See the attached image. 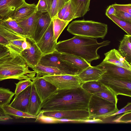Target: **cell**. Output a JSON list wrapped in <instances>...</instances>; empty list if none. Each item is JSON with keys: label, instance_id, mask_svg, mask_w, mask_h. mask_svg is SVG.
Returning <instances> with one entry per match:
<instances>
[{"label": "cell", "instance_id": "obj_49", "mask_svg": "<svg viewBox=\"0 0 131 131\" xmlns=\"http://www.w3.org/2000/svg\"><path fill=\"white\" fill-rule=\"evenodd\" d=\"M47 4L48 9L49 10V14L51 6L53 0H46Z\"/></svg>", "mask_w": 131, "mask_h": 131}, {"label": "cell", "instance_id": "obj_32", "mask_svg": "<svg viewBox=\"0 0 131 131\" xmlns=\"http://www.w3.org/2000/svg\"><path fill=\"white\" fill-rule=\"evenodd\" d=\"M15 93L8 89L0 88V106L9 105Z\"/></svg>", "mask_w": 131, "mask_h": 131}, {"label": "cell", "instance_id": "obj_9", "mask_svg": "<svg viewBox=\"0 0 131 131\" xmlns=\"http://www.w3.org/2000/svg\"><path fill=\"white\" fill-rule=\"evenodd\" d=\"M42 77L54 85L58 89H76L81 87L82 84L77 75L64 74L45 76Z\"/></svg>", "mask_w": 131, "mask_h": 131}, {"label": "cell", "instance_id": "obj_31", "mask_svg": "<svg viewBox=\"0 0 131 131\" xmlns=\"http://www.w3.org/2000/svg\"><path fill=\"white\" fill-rule=\"evenodd\" d=\"M107 16L124 30L127 35H131V22L120 19L115 15H108Z\"/></svg>", "mask_w": 131, "mask_h": 131}, {"label": "cell", "instance_id": "obj_36", "mask_svg": "<svg viewBox=\"0 0 131 131\" xmlns=\"http://www.w3.org/2000/svg\"><path fill=\"white\" fill-rule=\"evenodd\" d=\"M12 29L16 32L23 35H26L22 28L16 21L9 17L2 20Z\"/></svg>", "mask_w": 131, "mask_h": 131}, {"label": "cell", "instance_id": "obj_46", "mask_svg": "<svg viewBox=\"0 0 131 131\" xmlns=\"http://www.w3.org/2000/svg\"><path fill=\"white\" fill-rule=\"evenodd\" d=\"M116 10L112 5H110L106 10L105 15H115Z\"/></svg>", "mask_w": 131, "mask_h": 131}, {"label": "cell", "instance_id": "obj_7", "mask_svg": "<svg viewBox=\"0 0 131 131\" xmlns=\"http://www.w3.org/2000/svg\"><path fill=\"white\" fill-rule=\"evenodd\" d=\"M99 81L117 96L131 97V80L114 78L103 74Z\"/></svg>", "mask_w": 131, "mask_h": 131}, {"label": "cell", "instance_id": "obj_27", "mask_svg": "<svg viewBox=\"0 0 131 131\" xmlns=\"http://www.w3.org/2000/svg\"><path fill=\"white\" fill-rule=\"evenodd\" d=\"M76 6V18L81 17L90 10V0H73Z\"/></svg>", "mask_w": 131, "mask_h": 131}, {"label": "cell", "instance_id": "obj_5", "mask_svg": "<svg viewBox=\"0 0 131 131\" xmlns=\"http://www.w3.org/2000/svg\"><path fill=\"white\" fill-rule=\"evenodd\" d=\"M119 110L117 105L94 94H92L88 105L89 119H102L109 117Z\"/></svg>", "mask_w": 131, "mask_h": 131}, {"label": "cell", "instance_id": "obj_3", "mask_svg": "<svg viewBox=\"0 0 131 131\" xmlns=\"http://www.w3.org/2000/svg\"><path fill=\"white\" fill-rule=\"evenodd\" d=\"M110 43L109 40L99 43L94 38L77 35L70 39L58 42L56 50L61 53L80 57L90 63L99 59L98 49L108 45Z\"/></svg>", "mask_w": 131, "mask_h": 131}, {"label": "cell", "instance_id": "obj_14", "mask_svg": "<svg viewBox=\"0 0 131 131\" xmlns=\"http://www.w3.org/2000/svg\"><path fill=\"white\" fill-rule=\"evenodd\" d=\"M44 115L57 118L81 120L88 118L89 113L86 110L43 111Z\"/></svg>", "mask_w": 131, "mask_h": 131}, {"label": "cell", "instance_id": "obj_24", "mask_svg": "<svg viewBox=\"0 0 131 131\" xmlns=\"http://www.w3.org/2000/svg\"><path fill=\"white\" fill-rule=\"evenodd\" d=\"M31 68L36 72V76L39 77L45 76L67 74L57 68L44 66L39 63Z\"/></svg>", "mask_w": 131, "mask_h": 131}, {"label": "cell", "instance_id": "obj_11", "mask_svg": "<svg viewBox=\"0 0 131 131\" xmlns=\"http://www.w3.org/2000/svg\"><path fill=\"white\" fill-rule=\"evenodd\" d=\"M29 39L31 43L30 47L22 51L20 55L29 67L31 68L38 65L44 54L34 39L30 37Z\"/></svg>", "mask_w": 131, "mask_h": 131}, {"label": "cell", "instance_id": "obj_2", "mask_svg": "<svg viewBox=\"0 0 131 131\" xmlns=\"http://www.w3.org/2000/svg\"><path fill=\"white\" fill-rule=\"evenodd\" d=\"M29 67L20 55L0 45V81L9 79L33 81L36 72Z\"/></svg>", "mask_w": 131, "mask_h": 131}, {"label": "cell", "instance_id": "obj_20", "mask_svg": "<svg viewBox=\"0 0 131 131\" xmlns=\"http://www.w3.org/2000/svg\"><path fill=\"white\" fill-rule=\"evenodd\" d=\"M37 5L26 2L14 11L9 17L18 22L30 17L36 11Z\"/></svg>", "mask_w": 131, "mask_h": 131}, {"label": "cell", "instance_id": "obj_1", "mask_svg": "<svg viewBox=\"0 0 131 131\" xmlns=\"http://www.w3.org/2000/svg\"><path fill=\"white\" fill-rule=\"evenodd\" d=\"M91 95L81 87L75 89H58L42 104L41 111L88 110Z\"/></svg>", "mask_w": 131, "mask_h": 131}, {"label": "cell", "instance_id": "obj_25", "mask_svg": "<svg viewBox=\"0 0 131 131\" xmlns=\"http://www.w3.org/2000/svg\"><path fill=\"white\" fill-rule=\"evenodd\" d=\"M118 51L129 63H131V43L128 35H125L120 41Z\"/></svg>", "mask_w": 131, "mask_h": 131}, {"label": "cell", "instance_id": "obj_18", "mask_svg": "<svg viewBox=\"0 0 131 131\" xmlns=\"http://www.w3.org/2000/svg\"><path fill=\"white\" fill-rule=\"evenodd\" d=\"M52 20L50 14L48 12L42 14L39 18L32 37L37 43L49 27Z\"/></svg>", "mask_w": 131, "mask_h": 131}, {"label": "cell", "instance_id": "obj_35", "mask_svg": "<svg viewBox=\"0 0 131 131\" xmlns=\"http://www.w3.org/2000/svg\"><path fill=\"white\" fill-rule=\"evenodd\" d=\"M35 122L43 124H55L60 123L59 119L53 117L47 116L43 114L41 111L37 116Z\"/></svg>", "mask_w": 131, "mask_h": 131}, {"label": "cell", "instance_id": "obj_48", "mask_svg": "<svg viewBox=\"0 0 131 131\" xmlns=\"http://www.w3.org/2000/svg\"><path fill=\"white\" fill-rule=\"evenodd\" d=\"M9 43V41L5 38L0 35V45L6 47Z\"/></svg>", "mask_w": 131, "mask_h": 131}, {"label": "cell", "instance_id": "obj_47", "mask_svg": "<svg viewBox=\"0 0 131 131\" xmlns=\"http://www.w3.org/2000/svg\"><path fill=\"white\" fill-rule=\"evenodd\" d=\"M59 119L60 123H80V120H74L67 119Z\"/></svg>", "mask_w": 131, "mask_h": 131}, {"label": "cell", "instance_id": "obj_12", "mask_svg": "<svg viewBox=\"0 0 131 131\" xmlns=\"http://www.w3.org/2000/svg\"><path fill=\"white\" fill-rule=\"evenodd\" d=\"M57 43L54 38L52 20L48 29L37 44L41 51L46 54L55 51Z\"/></svg>", "mask_w": 131, "mask_h": 131}, {"label": "cell", "instance_id": "obj_13", "mask_svg": "<svg viewBox=\"0 0 131 131\" xmlns=\"http://www.w3.org/2000/svg\"><path fill=\"white\" fill-rule=\"evenodd\" d=\"M96 67L105 69L104 74L114 78L131 80V71L102 61Z\"/></svg>", "mask_w": 131, "mask_h": 131}, {"label": "cell", "instance_id": "obj_17", "mask_svg": "<svg viewBox=\"0 0 131 131\" xmlns=\"http://www.w3.org/2000/svg\"><path fill=\"white\" fill-rule=\"evenodd\" d=\"M106 71L103 69L91 66L83 70L77 75L82 83L91 81H99Z\"/></svg>", "mask_w": 131, "mask_h": 131}, {"label": "cell", "instance_id": "obj_34", "mask_svg": "<svg viewBox=\"0 0 131 131\" xmlns=\"http://www.w3.org/2000/svg\"><path fill=\"white\" fill-rule=\"evenodd\" d=\"M70 0H53L49 14L52 19L55 17L63 6Z\"/></svg>", "mask_w": 131, "mask_h": 131}, {"label": "cell", "instance_id": "obj_10", "mask_svg": "<svg viewBox=\"0 0 131 131\" xmlns=\"http://www.w3.org/2000/svg\"><path fill=\"white\" fill-rule=\"evenodd\" d=\"M32 81L43 103L50 99L58 90L56 86L42 77L36 76Z\"/></svg>", "mask_w": 131, "mask_h": 131}, {"label": "cell", "instance_id": "obj_45", "mask_svg": "<svg viewBox=\"0 0 131 131\" xmlns=\"http://www.w3.org/2000/svg\"><path fill=\"white\" fill-rule=\"evenodd\" d=\"M80 123H103V121L100 119H86L80 120Z\"/></svg>", "mask_w": 131, "mask_h": 131}, {"label": "cell", "instance_id": "obj_22", "mask_svg": "<svg viewBox=\"0 0 131 131\" xmlns=\"http://www.w3.org/2000/svg\"><path fill=\"white\" fill-rule=\"evenodd\" d=\"M42 104L33 83L27 113L33 115L37 116L41 111Z\"/></svg>", "mask_w": 131, "mask_h": 131}, {"label": "cell", "instance_id": "obj_29", "mask_svg": "<svg viewBox=\"0 0 131 131\" xmlns=\"http://www.w3.org/2000/svg\"><path fill=\"white\" fill-rule=\"evenodd\" d=\"M103 87L102 90L93 94L100 97L117 105L118 100L117 98V96L104 85L103 84Z\"/></svg>", "mask_w": 131, "mask_h": 131}, {"label": "cell", "instance_id": "obj_19", "mask_svg": "<svg viewBox=\"0 0 131 131\" xmlns=\"http://www.w3.org/2000/svg\"><path fill=\"white\" fill-rule=\"evenodd\" d=\"M103 61L131 71V65L121 55L118 51L114 49L104 53Z\"/></svg>", "mask_w": 131, "mask_h": 131}, {"label": "cell", "instance_id": "obj_15", "mask_svg": "<svg viewBox=\"0 0 131 131\" xmlns=\"http://www.w3.org/2000/svg\"><path fill=\"white\" fill-rule=\"evenodd\" d=\"M32 85L15 95L14 98L9 105L14 108L27 113Z\"/></svg>", "mask_w": 131, "mask_h": 131}, {"label": "cell", "instance_id": "obj_30", "mask_svg": "<svg viewBox=\"0 0 131 131\" xmlns=\"http://www.w3.org/2000/svg\"><path fill=\"white\" fill-rule=\"evenodd\" d=\"M81 87L89 93L93 94L101 91L103 85L99 81H91L82 83Z\"/></svg>", "mask_w": 131, "mask_h": 131}, {"label": "cell", "instance_id": "obj_21", "mask_svg": "<svg viewBox=\"0 0 131 131\" xmlns=\"http://www.w3.org/2000/svg\"><path fill=\"white\" fill-rule=\"evenodd\" d=\"M42 14L36 12L29 17L17 22L23 29L27 37L32 38L37 21Z\"/></svg>", "mask_w": 131, "mask_h": 131}, {"label": "cell", "instance_id": "obj_42", "mask_svg": "<svg viewBox=\"0 0 131 131\" xmlns=\"http://www.w3.org/2000/svg\"><path fill=\"white\" fill-rule=\"evenodd\" d=\"M130 111H131V102L128 103L124 107L111 115L108 118L114 117L116 115Z\"/></svg>", "mask_w": 131, "mask_h": 131}, {"label": "cell", "instance_id": "obj_40", "mask_svg": "<svg viewBox=\"0 0 131 131\" xmlns=\"http://www.w3.org/2000/svg\"><path fill=\"white\" fill-rule=\"evenodd\" d=\"M116 10L122 11L127 13L131 15V4L112 5Z\"/></svg>", "mask_w": 131, "mask_h": 131}, {"label": "cell", "instance_id": "obj_44", "mask_svg": "<svg viewBox=\"0 0 131 131\" xmlns=\"http://www.w3.org/2000/svg\"><path fill=\"white\" fill-rule=\"evenodd\" d=\"M70 0L61 8L55 17L62 19L69 5Z\"/></svg>", "mask_w": 131, "mask_h": 131}, {"label": "cell", "instance_id": "obj_8", "mask_svg": "<svg viewBox=\"0 0 131 131\" xmlns=\"http://www.w3.org/2000/svg\"><path fill=\"white\" fill-rule=\"evenodd\" d=\"M0 35L6 39L9 42L6 47L20 54L23 51L22 43L27 36L14 31L2 20H0Z\"/></svg>", "mask_w": 131, "mask_h": 131}, {"label": "cell", "instance_id": "obj_16", "mask_svg": "<svg viewBox=\"0 0 131 131\" xmlns=\"http://www.w3.org/2000/svg\"><path fill=\"white\" fill-rule=\"evenodd\" d=\"M26 2L25 0H0V20L9 17L14 11Z\"/></svg>", "mask_w": 131, "mask_h": 131}, {"label": "cell", "instance_id": "obj_50", "mask_svg": "<svg viewBox=\"0 0 131 131\" xmlns=\"http://www.w3.org/2000/svg\"><path fill=\"white\" fill-rule=\"evenodd\" d=\"M128 36H129V41H130V43H131V36L128 35Z\"/></svg>", "mask_w": 131, "mask_h": 131}, {"label": "cell", "instance_id": "obj_23", "mask_svg": "<svg viewBox=\"0 0 131 131\" xmlns=\"http://www.w3.org/2000/svg\"><path fill=\"white\" fill-rule=\"evenodd\" d=\"M60 57L61 59L71 63L75 67L83 70L91 66L89 62L84 59L74 55L61 53Z\"/></svg>", "mask_w": 131, "mask_h": 131}, {"label": "cell", "instance_id": "obj_41", "mask_svg": "<svg viewBox=\"0 0 131 131\" xmlns=\"http://www.w3.org/2000/svg\"><path fill=\"white\" fill-rule=\"evenodd\" d=\"M115 16L120 19L131 22V15L126 12L116 10Z\"/></svg>", "mask_w": 131, "mask_h": 131}, {"label": "cell", "instance_id": "obj_6", "mask_svg": "<svg viewBox=\"0 0 131 131\" xmlns=\"http://www.w3.org/2000/svg\"><path fill=\"white\" fill-rule=\"evenodd\" d=\"M61 53L56 50L51 53L45 54L39 63L44 66L57 68L67 74L77 75L83 70L61 59L60 57Z\"/></svg>", "mask_w": 131, "mask_h": 131}, {"label": "cell", "instance_id": "obj_28", "mask_svg": "<svg viewBox=\"0 0 131 131\" xmlns=\"http://www.w3.org/2000/svg\"><path fill=\"white\" fill-rule=\"evenodd\" d=\"M52 20L54 38L57 41L61 33L70 22L64 21L57 17H54Z\"/></svg>", "mask_w": 131, "mask_h": 131}, {"label": "cell", "instance_id": "obj_37", "mask_svg": "<svg viewBox=\"0 0 131 131\" xmlns=\"http://www.w3.org/2000/svg\"><path fill=\"white\" fill-rule=\"evenodd\" d=\"M112 122L113 123H131V111L117 116Z\"/></svg>", "mask_w": 131, "mask_h": 131}, {"label": "cell", "instance_id": "obj_43", "mask_svg": "<svg viewBox=\"0 0 131 131\" xmlns=\"http://www.w3.org/2000/svg\"><path fill=\"white\" fill-rule=\"evenodd\" d=\"M4 110L1 106H0V121H6L10 119H13Z\"/></svg>", "mask_w": 131, "mask_h": 131}, {"label": "cell", "instance_id": "obj_26", "mask_svg": "<svg viewBox=\"0 0 131 131\" xmlns=\"http://www.w3.org/2000/svg\"><path fill=\"white\" fill-rule=\"evenodd\" d=\"M1 106L5 112L9 115L16 119L19 118H36L37 116L30 114L14 108L9 105Z\"/></svg>", "mask_w": 131, "mask_h": 131}, {"label": "cell", "instance_id": "obj_38", "mask_svg": "<svg viewBox=\"0 0 131 131\" xmlns=\"http://www.w3.org/2000/svg\"><path fill=\"white\" fill-rule=\"evenodd\" d=\"M32 81L30 80H24L20 81L17 83H15L16 88L15 91V95L24 90L33 84Z\"/></svg>", "mask_w": 131, "mask_h": 131}, {"label": "cell", "instance_id": "obj_33", "mask_svg": "<svg viewBox=\"0 0 131 131\" xmlns=\"http://www.w3.org/2000/svg\"><path fill=\"white\" fill-rule=\"evenodd\" d=\"M76 6L73 0H70L67 11L62 20L70 22L76 17Z\"/></svg>", "mask_w": 131, "mask_h": 131}, {"label": "cell", "instance_id": "obj_39", "mask_svg": "<svg viewBox=\"0 0 131 131\" xmlns=\"http://www.w3.org/2000/svg\"><path fill=\"white\" fill-rule=\"evenodd\" d=\"M37 12L43 14L49 13L47 4L46 0H39L36 7Z\"/></svg>", "mask_w": 131, "mask_h": 131}, {"label": "cell", "instance_id": "obj_4", "mask_svg": "<svg viewBox=\"0 0 131 131\" xmlns=\"http://www.w3.org/2000/svg\"><path fill=\"white\" fill-rule=\"evenodd\" d=\"M107 24L92 20H76L69 25L67 30L75 36L103 39L107 32Z\"/></svg>", "mask_w": 131, "mask_h": 131}]
</instances>
